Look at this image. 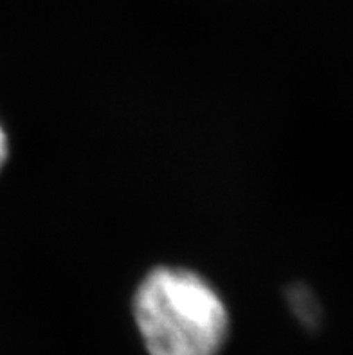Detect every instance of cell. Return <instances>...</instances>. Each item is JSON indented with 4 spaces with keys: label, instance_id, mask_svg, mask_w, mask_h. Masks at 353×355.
<instances>
[{
    "label": "cell",
    "instance_id": "1",
    "mask_svg": "<svg viewBox=\"0 0 353 355\" xmlns=\"http://www.w3.org/2000/svg\"><path fill=\"white\" fill-rule=\"evenodd\" d=\"M132 309L150 355H218L227 341V306L195 270L152 269L139 284Z\"/></svg>",
    "mask_w": 353,
    "mask_h": 355
},
{
    "label": "cell",
    "instance_id": "2",
    "mask_svg": "<svg viewBox=\"0 0 353 355\" xmlns=\"http://www.w3.org/2000/svg\"><path fill=\"white\" fill-rule=\"evenodd\" d=\"M292 297H295V300H300L301 306L300 309H295V312H298V315H301L303 318V321L307 324H312L318 321V309H310V305H313V297L310 296L307 291H300V293H294L292 294Z\"/></svg>",
    "mask_w": 353,
    "mask_h": 355
},
{
    "label": "cell",
    "instance_id": "3",
    "mask_svg": "<svg viewBox=\"0 0 353 355\" xmlns=\"http://www.w3.org/2000/svg\"><path fill=\"white\" fill-rule=\"evenodd\" d=\"M9 155V143H8V135H6L4 126L0 123V171L4 168L6 161H8Z\"/></svg>",
    "mask_w": 353,
    "mask_h": 355
}]
</instances>
